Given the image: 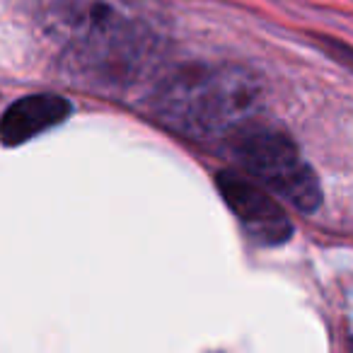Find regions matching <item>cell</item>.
Listing matches in <instances>:
<instances>
[{"instance_id": "cell-3", "label": "cell", "mask_w": 353, "mask_h": 353, "mask_svg": "<svg viewBox=\"0 0 353 353\" xmlns=\"http://www.w3.org/2000/svg\"><path fill=\"white\" fill-rule=\"evenodd\" d=\"M228 143L242 174L271 192L279 201L290 203L300 213H312L319 208V176L290 136L266 123L252 121L232 133Z\"/></svg>"}, {"instance_id": "cell-1", "label": "cell", "mask_w": 353, "mask_h": 353, "mask_svg": "<svg viewBox=\"0 0 353 353\" xmlns=\"http://www.w3.org/2000/svg\"><path fill=\"white\" fill-rule=\"evenodd\" d=\"M155 119L187 138H230L256 121L259 85L235 65H184L150 97Z\"/></svg>"}, {"instance_id": "cell-2", "label": "cell", "mask_w": 353, "mask_h": 353, "mask_svg": "<svg viewBox=\"0 0 353 353\" xmlns=\"http://www.w3.org/2000/svg\"><path fill=\"white\" fill-rule=\"evenodd\" d=\"M56 32L80 78L99 85L131 83L152 51L143 25L104 0H63L54 10Z\"/></svg>"}, {"instance_id": "cell-5", "label": "cell", "mask_w": 353, "mask_h": 353, "mask_svg": "<svg viewBox=\"0 0 353 353\" xmlns=\"http://www.w3.org/2000/svg\"><path fill=\"white\" fill-rule=\"evenodd\" d=\"M68 117L70 102L61 94H27L12 102L0 119V143L8 148L22 145L39 133L61 126Z\"/></svg>"}, {"instance_id": "cell-4", "label": "cell", "mask_w": 353, "mask_h": 353, "mask_svg": "<svg viewBox=\"0 0 353 353\" xmlns=\"http://www.w3.org/2000/svg\"><path fill=\"white\" fill-rule=\"evenodd\" d=\"M216 187L252 242L261 247H279L293 235L290 218L281 201L250 176L240 172H221L216 176Z\"/></svg>"}]
</instances>
